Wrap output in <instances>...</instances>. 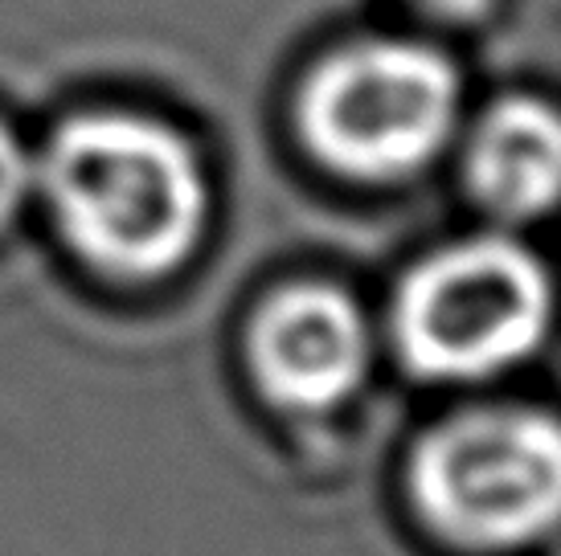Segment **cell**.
I'll return each instance as SVG.
<instances>
[{
    "instance_id": "8992f818",
    "label": "cell",
    "mask_w": 561,
    "mask_h": 556,
    "mask_svg": "<svg viewBox=\"0 0 561 556\" xmlns=\"http://www.w3.org/2000/svg\"><path fill=\"white\" fill-rule=\"evenodd\" d=\"M468 181L476 197L508 221L546 213L561 181V131L553 107L516 94L488 111L471 136Z\"/></svg>"
},
{
    "instance_id": "ba28073f",
    "label": "cell",
    "mask_w": 561,
    "mask_h": 556,
    "mask_svg": "<svg viewBox=\"0 0 561 556\" xmlns=\"http://www.w3.org/2000/svg\"><path fill=\"white\" fill-rule=\"evenodd\" d=\"M414 4L435 16H447V21H471V16H480L492 0H414Z\"/></svg>"
},
{
    "instance_id": "6da1fadb",
    "label": "cell",
    "mask_w": 561,
    "mask_h": 556,
    "mask_svg": "<svg viewBox=\"0 0 561 556\" xmlns=\"http://www.w3.org/2000/svg\"><path fill=\"white\" fill-rule=\"evenodd\" d=\"M37 185L66 242L111 275H169L205 233L202 160L176 127L148 115H75L49 139Z\"/></svg>"
},
{
    "instance_id": "7a4b0ae2",
    "label": "cell",
    "mask_w": 561,
    "mask_h": 556,
    "mask_svg": "<svg viewBox=\"0 0 561 556\" xmlns=\"http://www.w3.org/2000/svg\"><path fill=\"white\" fill-rule=\"evenodd\" d=\"M410 499L443 544L471 556L541 541L561 503V438L537 409H471L422 438Z\"/></svg>"
},
{
    "instance_id": "52a82bcc",
    "label": "cell",
    "mask_w": 561,
    "mask_h": 556,
    "mask_svg": "<svg viewBox=\"0 0 561 556\" xmlns=\"http://www.w3.org/2000/svg\"><path fill=\"white\" fill-rule=\"evenodd\" d=\"M37 185V164L16 139L13 127L0 124V230H9Z\"/></svg>"
},
{
    "instance_id": "277c9868",
    "label": "cell",
    "mask_w": 561,
    "mask_h": 556,
    "mask_svg": "<svg viewBox=\"0 0 561 556\" xmlns=\"http://www.w3.org/2000/svg\"><path fill=\"white\" fill-rule=\"evenodd\" d=\"M553 315L541 258L513 238H471L402 278L393 336L431 381H483L537 352Z\"/></svg>"
},
{
    "instance_id": "3957f363",
    "label": "cell",
    "mask_w": 561,
    "mask_h": 556,
    "mask_svg": "<svg viewBox=\"0 0 561 556\" xmlns=\"http://www.w3.org/2000/svg\"><path fill=\"white\" fill-rule=\"evenodd\" d=\"M459 70L422 42L369 37L316 66L299 94L304 143L353 181H402L426 169L459 124Z\"/></svg>"
},
{
    "instance_id": "5b68a950",
    "label": "cell",
    "mask_w": 561,
    "mask_h": 556,
    "mask_svg": "<svg viewBox=\"0 0 561 556\" xmlns=\"http://www.w3.org/2000/svg\"><path fill=\"white\" fill-rule=\"evenodd\" d=\"M250 364L266 397L296 414H324L369 372V324L336 287L279 291L250 327Z\"/></svg>"
}]
</instances>
